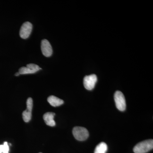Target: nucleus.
I'll use <instances>...</instances> for the list:
<instances>
[{
	"mask_svg": "<svg viewBox=\"0 0 153 153\" xmlns=\"http://www.w3.org/2000/svg\"><path fill=\"white\" fill-rule=\"evenodd\" d=\"M153 140H149L143 141L138 143L134 148L135 153H146L153 149Z\"/></svg>",
	"mask_w": 153,
	"mask_h": 153,
	"instance_id": "nucleus-1",
	"label": "nucleus"
},
{
	"mask_svg": "<svg viewBox=\"0 0 153 153\" xmlns=\"http://www.w3.org/2000/svg\"><path fill=\"white\" fill-rule=\"evenodd\" d=\"M72 133L75 138L77 140L84 141L89 136L87 129L82 127H75L73 129Z\"/></svg>",
	"mask_w": 153,
	"mask_h": 153,
	"instance_id": "nucleus-2",
	"label": "nucleus"
},
{
	"mask_svg": "<svg viewBox=\"0 0 153 153\" xmlns=\"http://www.w3.org/2000/svg\"><path fill=\"white\" fill-rule=\"evenodd\" d=\"M114 99L117 108L120 111H124L126 106L125 98L122 92L119 91H116Z\"/></svg>",
	"mask_w": 153,
	"mask_h": 153,
	"instance_id": "nucleus-3",
	"label": "nucleus"
},
{
	"mask_svg": "<svg viewBox=\"0 0 153 153\" xmlns=\"http://www.w3.org/2000/svg\"><path fill=\"white\" fill-rule=\"evenodd\" d=\"M97 76L95 74H91L85 76L83 79V85L84 87L87 90H92L97 82Z\"/></svg>",
	"mask_w": 153,
	"mask_h": 153,
	"instance_id": "nucleus-4",
	"label": "nucleus"
},
{
	"mask_svg": "<svg viewBox=\"0 0 153 153\" xmlns=\"http://www.w3.org/2000/svg\"><path fill=\"white\" fill-rule=\"evenodd\" d=\"M33 107V100L32 98L30 97L27 100V109L22 114L23 120L25 122H29L31 120Z\"/></svg>",
	"mask_w": 153,
	"mask_h": 153,
	"instance_id": "nucleus-5",
	"label": "nucleus"
},
{
	"mask_svg": "<svg viewBox=\"0 0 153 153\" xmlns=\"http://www.w3.org/2000/svg\"><path fill=\"white\" fill-rule=\"evenodd\" d=\"M38 65L33 63H30L27 65L26 67H22L19 69V73L20 74H34L41 70Z\"/></svg>",
	"mask_w": 153,
	"mask_h": 153,
	"instance_id": "nucleus-6",
	"label": "nucleus"
},
{
	"mask_svg": "<svg viewBox=\"0 0 153 153\" xmlns=\"http://www.w3.org/2000/svg\"><path fill=\"white\" fill-rule=\"evenodd\" d=\"M33 29V25L30 22H26L22 25L20 31V36L23 39L29 38Z\"/></svg>",
	"mask_w": 153,
	"mask_h": 153,
	"instance_id": "nucleus-7",
	"label": "nucleus"
},
{
	"mask_svg": "<svg viewBox=\"0 0 153 153\" xmlns=\"http://www.w3.org/2000/svg\"><path fill=\"white\" fill-rule=\"evenodd\" d=\"M41 49L42 53L44 56L49 57L52 54V49L51 44L46 39H44L41 41Z\"/></svg>",
	"mask_w": 153,
	"mask_h": 153,
	"instance_id": "nucleus-8",
	"label": "nucleus"
},
{
	"mask_svg": "<svg viewBox=\"0 0 153 153\" xmlns=\"http://www.w3.org/2000/svg\"><path fill=\"white\" fill-rule=\"evenodd\" d=\"M55 115V113L53 112H47L44 115L43 118L47 126L52 127L55 126V122L54 120Z\"/></svg>",
	"mask_w": 153,
	"mask_h": 153,
	"instance_id": "nucleus-9",
	"label": "nucleus"
},
{
	"mask_svg": "<svg viewBox=\"0 0 153 153\" xmlns=\"http://www.w3.org/2000/svg\"><path fill=\"white\" fill-rule=\"evenodd\" d=\"M47 100L49 104L54 107L60 106L64 103L63 100L56 97L55 96H50L48 97Z\"/></svg>",
	"mask_w": 153,
	"mask_h": 153,
	"instance_id": "nucleus-10",
	"label": "nucleus"
},
{
	"mask_svg": "<svg viewBox=\"0 0 153 153\" xmlns=\"http://www.w3.org/2000/svg\"><path fill=\"white\" fill-rule=\"evenodd\" d=\"M107 150V145L105 143L102 142L97 146L94 153H106Z\"/></svg>",
	"mask_w": 153,
	"mask_h": 153,
	"instance_id": "nucleus-11",
	"label": "nucleus"
},
{
	"mask_svg": "<svg viewBox=\"0 0 153 153\" xmlns=\"http://www.w3.org/2000/svg\"><path fill=\"white\" fill-rule=\"evenodd\" d=\"M9 147L8 143L5 142L4 144L0 145V153H9Z\"/></svg>",
	"mask_w": 153,
	"mask_h": 153,
	"instance_id": "nucleus-12",
	"label": "nucleus"
},
{
	"mask_svg": "<svg viewBox=\"0 0 153 153\" xmlns=\"http://www.w3.org/2000/svg\"><path fill=\"white\" fill-rule=\"evenodd\" d=\"M20 75V73H19V72H16L15 74V76H19Z\"/></svg>",
	"mask_w": 153,
	"mask_h": 153,
	"instance_id": "nucleus-13",
	"label": "nucleus"
},
{
	"mask_svg": "<svg viewBox=\"0 0 153 153\" xmlns=\"http://www.w3.org/2000/svg\"></svg>",
	"mask_w": 153,
	"mask_h": 153,
	"instance_id": "nucleus-14",
	"label": "nucleus"
}]
</instances>
